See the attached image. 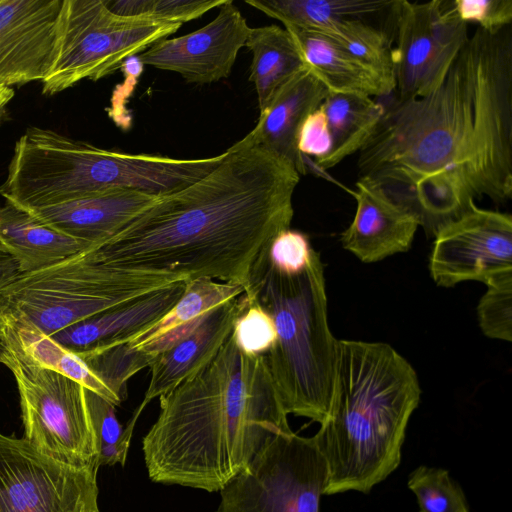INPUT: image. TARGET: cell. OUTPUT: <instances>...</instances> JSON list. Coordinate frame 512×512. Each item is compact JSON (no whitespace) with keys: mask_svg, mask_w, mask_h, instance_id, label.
<instances>
[{"mask_svg":"<svg viewBox=\"0 0 512 512\" xmlns=\"http://www.w3.org/2000/svg\"><path fill=\"white\" fill-rule=\"evenodd\" d=\"M177 281L183 280L111 265L91 246L50 267L20 274L0 291V316L50 336Z\"/></svg>","mask_w":512,"mask_h":512,"instance_id":"obj_6","label":"cell"},{"mask_svg":"<svg viewBox=\"0 0 512 512\" xmlns=\"http://www.w3.org/2000/svg\"><path fill=\"white\" fill-rule=\"evenodd\" d=\"M116 14L180 23L196 19L227 0H105Z\"/></svg>","mask_w":512,"mask_h":512,"instance_id":"obj_31","label":"cell"},{"mask_svg":"<svg viewBox=\"0 0 512 512\" xmlns=\"http://www.w3.org/2000/svg\"><path fill=\"white\" fill-rule=\"evenodd\" d=\"M159 402L142 441L156 483L220 491L274 436L292 431L264 356L244 354L232 334Z\"/></svg>","mask_w":512,"mask_h":512,"instance_id":"obj_3","label":"cell"},{"mask_svg":"<svg viewBox=\"0 0 512 512\" xmlns=\"http://www.w3.org/2000/svg\"><path fill=\"white\" fill-rule=\"evenodd\" d=\"M401 0H246L284 26L321 31L351 21L371 23L395 34Z\"/></svg>","mask_w":512,"mask_h":512,"instance_id":"obj_20","label":"cell"},{"mask_svg":"<svg viewBox=\"0 0 512 512\" xmlns=\"http://www.w3.org/2000/svg\"><path fill=\"white\" fill-rule=\"evenodd\" d=\"M312 250L306 234L289 228L272 239L266 248V256L277 272L295 275L307 267Z\"/></svg>","mask_w":512,"mask_h":512,"instance_id":"obj_34","label":"cell"},{"mask_svg":"<svg viewBox=\"0 0 512 512\" xmlns=\"http://www.w3.org/2000/svg\"><path fill=\"white\" fill-rule=\"evenodd\" d=\"M477 313L482 332L489 338L512 340V271L500 274L487 283Z\"/></svg>","mask_w":512,"mask_h":512,"instance_id":"obj_32","label":"cell"},{"mask_svg":"<svg viewBox=\"0 0 512 512\" xmlns=\"http://www.w3.org/2000/svg\"><path fill=\"white\" fill-rule=\"evenodd\" d=\"M243 292L244 287L239 284L210 278L186 280L185 290L173 308L128 343L133 348L142 349L156 357L193 330L207 312Z\"/></svg>","mask_w":512,"mask_h":512,"instance_id":"obj_23","label":"cell"},{"mask_svg":"<svg viewBox=\"0 0 512 512\" xmlns=\"http://www.w3.org/2000/svg\"><path fill=\"white\" fill-rule=\"evenodd\" d=\"M1 111H2V110H0V114H1Z\"/></svg>","mask_w":512,"mask_h":512,"instance_id":"obj_39","label":"cell"},{"mask_svg":"<svg viewBox=\"0 0 512 512\" xmlns=\"http://www.w3.org/2000/svg\"><path fill=\"white\" fill-rule=\"evenodd\" d=\"M358 176L411 211L427 235L488 197H512V26L477 28L442 82L385 107Z\"/></svg>","mask_w":512,"mask_h":512,"instance_id":"obj_1","label":"cell"},{"mask_svg":"<svg viewBox=\"0 0 512 512\" xmlns=\"http://www.w3.org/2000/svg\"><path fill=\"white\" fill-rule=\"evenodd\" d=\"M293 37L305 64L329 92L387 96L393 90L385 80L323 34L284 26Z\"/></svg>","mask_w":512,"mask_h":512,"instance_id":"obj_22","label":"cell"},{"mask_svg":"<svg viewBox=\"0 0 512 512\" xmlns=\"http://www.w3.org/2000/svg\"><path fill=\"white\" fill-rule=\"evenodd\" d=\"M297 148L305 158L314 157V162L330 153L332 139L321 105L302 122L297 136Z\"/></svg>","mask_w":512,"mask_h":512,"instance_id":"obj_36","label":"cell"},{"mask_svg":"<svg viewBox=\"0 0 512 512\" xmlns=\"http://www.w3.org/2000/svg\"><path fill=\"white\" fill-rule=\"evenodd\" d=\"M158 198L129 190H109L26 211L58 232L94 245L115 235Z\"/></svg>","mask_w":512,"mask_h":512,"instance_id":"obj_19","label":"cell"},{"mask_svg":"<svg viewBox=\"0 0 512 512\" xmlns=\"http://www.w3.org/2000/svg\"><path fill=\"white\" fill-rule=\"evenodd\" d=\"M316 32L331 39L391 87L396 88L393 32L361 21L337 24Z\"/></svg>","mask_w":512,"mask_h":512,"instance_id":"obj_27","label":"cell"},{"mask_svg":"<svg viewBox=\"0 0 512 512\" xmlns=\"http://www.w3.org/2000/svg\"><path fill=\"white\" fill-rule=\"evenodd\" d=\"M243 306L234 322L232 336L246 355H265L275 344L277 332L272 317L242 294Z\"/></svg>","mask_w":512,"mask_h":512,"instance_id":"obj_33","label":"cell"},{"mask_svg":"<svg viewBox=\"0 0 512 512\" xmlns=\"http://www.w3.org/2000/svg\"><path fill=\"white\" fill-rule=\"evenodd\" d=\"M453 0H401L393 58L398 99L424 96L444 79L468 40Z\"/></svg>","mask_w":512,"mask_h":512,"instance_id":"obj_11","label":"cell"},{"mask_svg":"<svg viewBox=\"0 0 512 512\" xmlns=\"http://www.w3.org/2000/svg\"><path fill=\"white\" fill-rule=\"evenodd\" d=\"M20 275L16 261L0 247V291Z\"/></svg>","mask_w":512,"mask_h":512,"instance_id":"obj_37","label":"cell"},{"mask_svg":"<svg viewBox=\"0 0 512 512\" xmlns=\"http://www.w3.org/2000/svg\"><path fill=\"white\" fill-rule=\"evenodd\" d=\"M62 0H0V87L43 81Z\"/></svg>","mask_w":512,"mask_h":512,"instance_id":"obj_14","label":"cell"},{"mask_svg":"<svg viewBox=\"0 0 512 512\" xmlns=\"http://www.w3.org/2000/svg\"><path fill=\"white\" fill-rule=\"evenodd\" d=\"M299 181L293 164L245 136L208 174L92 248L120 268L244 287L260 254L290 228Z\"/></svg>","mask_w":512,"mask_h":512,"instance_id":"obj_2","label":"cell"},{"mask_svg":"<svg viewBox=\"0 0 512 512\" xmlns=\"http://www.w3.org/2000/svg\"><path fill=\"white\" fill-rule=\"evenodd\" d=\"M332 139L330 153L314 162L320 170L330 169L359 152L381 120L385 106L372 97L356 93L329 92L321 104Z\"/></svg>","mask_w":512,"mask_h":512,"instance_id":"obj_24","label":"cell"},{"mask_svg":"<svg viewBox=\"0 0 512 512\" xmlns=\"http://www.w3.org/2000/svg\"><path fill=\"white\" fill-rule=\"evenodd\" d=\"M327 476L314 436L280 433L220 490L216 512H320Z\"/></svg>","mask_w":512,"mask_h":512,"instance_id":"obj_9","label":"cell"},{"mask_svg":"<svg viewBox=\"0 0 512 512\" xmlns=\"http://www.w3.org/2000/svg\"><path fill=\"white\" fill-rule=\"evenodd\" d=\"M328 93L323 81L306 65L280 88L246 137L288 160L300 175H305L308 166L297 148L298 131Z\"/></svg>","mask_w":512,"mask_h":512,"instance_id":"obj_18","label":"cell"},{"mask_svg":"<svg viewBox=\"0 0 512 512\" xmlns=\"http://www.w3.org/2000/svg\"><path fill=\"white\" fill-rule=\"evenodd\" d=\"M245 46L252 53L250 80L261 113L306 64L291 34L278 25L251 28Z\"/></svg>","mask_w":512,"mask_h":512,"instance_id":"obj_25","label":"cell"},{"mask_svg":"<svg viewBox=\"0 0 512 512\" xmlns=\"http://www.w3.org/2000/svg\"><path fill=\"white\" fill-rule=\"evenodd\" d=\"M85 401L94 434L98 466L124 465L131 438L125 433L115 405L96 392L85 388Z\"/></svg>","mask_w":512,"mask_h":512,"instance_id":"obj_29","label":"cell"},{"mask_svg":"<svg viewBox=\"0 0 512 512\" xmlns=\"http://www.w3.org/2000/svg\"><path fill=\"white\" fill-rule=\"evenodd\" d=\"M458 17L468 24L497 33L512 23V0H453Z\"/></svg>","mask_w":512,"mask_h":512,"instance_id":"obj_35","label":"cell"},{"mask_svg":"<svg viewBox=\"0 0 512 512\" xmlns=\"http://www.w3.org/2000/svg\"><path fill=\"white\" fill-rule=\"evenodd\" d=\"M14 90L10 87H0V110H2L13 98Z\"/></svg>","mask_w":512,"mask_h":512,"instance_id":"obj_38","label":"cell"},{"mask_svg":"<svg viewBox=\"0 0 512 512\" xmlns=\"http://www.w3.org/2000/svg\"><path fill=\"white\" fill-rule=\"evenodd\" d=\"M420 395L416 371L389 344L338 340L329 414L314 435L324 495L367 494L398 468Z\"/></svg>","mask_w":512,"mask_h":512,"instance_id":"obj_4","label":"cell"},{"mask_svg":"<svg viewBox=\"0 0 512 512\" xmlns=\"http://www.w3.org/2000/svg\"><path fill=\"white\" fill-rule=\"evenodd\" d=\"M407 486L419 512H469L461 486L446 469L420 465L409 474Z\"/></svg>","mask_w":512,"mask_h":512,"instance_id":"obj_30","label":"cell"},{"mask_svg":"<svg viewBox=\"0 0 512 512\" xmlns=\"http://www.w3.org/2000/svg\"><path fill=\"white\" fill-rule=\"evenodd\" d=\"M251 27L231 0L217 16L189 34L162 39L140 53L142 64L176 72L187 82L209 84L227 78Z\"/></svg>","mask_w":512,"mask_h":512,"instance_id":"obj_13","label":"cell"},{"mask_svg":"<svg viewBox=\"0 0 512 512\" xmlns=\"http://www.w3.org/2000/svg\"><path fill=\"white\" fill-rule=\"evenodd\" d=\"M0 363L14 376L25 439L39 452L75 467H97L85 387L36 365L0 336Z\"/></svg>","mask_w":512,"mask_h":512,"instance_id":"obj_8","label":"cell"},{"mask_svg":"<svg viewBox=\"0 0 512 512\" xmlns=\"http://www.w3.org/2000/svg\"><path fill=\"white\" fill-rule=\"evenodd\" d=\"M0 336L36 365L57 371L81 383L115 406L121 403L76 353L63 348L34 327L0 316Z\"/></svg>","mask_w":512,"mask_h":512,"instance_id":"obj_26","label":"cell"},{"mask_svg":"<svg viewBox=\"0 0 512 512\" xmlns=\"http://www.w3.org/2000/svg\"><path fill=\"white\" fill-rule=\"evenodd\" d=\"M97 467H75L0 433V512H100Z\"/></svg>","mask_w":512,"mask_h":512,"instance_id":"obj_10","label":"cell"},{"mask_svg":"<svg viewBox=\"0 0 512 512\" xmlns=\"http://www.w3.org/2000/svg\"><path fill=\"white\" fill-rule=\"evenodd\" d=\"M355 216L341 235L343 248L365 263L409 250L420 226L417 217L379 185L358 178Z\"/></svg>","mask_w":512,"mask_h":512,"instance_id":"obj_15","label":"cell"},{"mask_svg":"<svg viewBox=\"0 0 512 512\" xmlns=\"http://www.w3.org/2000/svg\"><path fill=\"white\" fill-rule=\"evenodd\" d=\"M429 257L434 282L452 287L463 281L487 283L512 271V217L474 205L441 228Z\"/></svg>","mask_w":512,"mask_h":512,"instance_id":"obj_12","label":"cell"},{"mask_svg":"<svg viewBox=\"0 0 512 512\" xmlns=\"http://www.w3.org/2000/svg\"><path fill=\"white\" fill-rule=\"evenodd\" d=\"M102 383L120 400H123L127 381L139 371L150 367L155 356L128 342L76 353Z\"/></svg>","mask_w":512,"mask_h":512,"instance_id":"obj_28","label":"cell"},{"mask_svg":"<svg viewBox=\"0 0 512 512\" xmlns=\"http://www.w3.org/2000/svg\"><path fill=\"white\" fill-rule=\"evenodd\" d=\"M185 281H177L70 326L50 338L73 353H83L131 338L158 322L181 298Z\"/></svg>","mask_w":512,"mask_h":512,"instance_id":"obj_17","label":"cell"},{"mask_svg":"<svg viewBox=\"0 0 512 512\" xmlns=\"http://www.w3.org/2000/svg\"><path fill=\"white\" fill-rule=\"evenodd\" d=\"M242 294L207 312L186 336L156 355L139 412L154 398L196 375L216 357L232 333L243 306Z\"/></svg>","mask_w":512,"mask_h":512,"instance_id":"obj_16","label":"cell"},{"mask_svg":"<svg viewBox=\"0 0 512 512\" xmlns=\"http://www.w3.org/2000/svg\"><path fill=\"white\" fill-rule=\"evenodd\" d=\"M181 26L116 14L105 0H62L53 61L42 93L50 96L84 79L99 80Z\"/></svg>","mask_w":512,"mask_h":512,"instance_id":"obj_7","label":"cell"},{"mask_svg":"<svg viewBox=\"0 0 512 512\" xmlns=\"http://www.w3.org/2000/svg\"><path fill=\"white\" fill-rule=\"evenodd\" d=\"M244 294L274 321L277 339L263 356L285 412L321 425L330 410L338 340L328 323L319 253L313 249L301 273L286 275L273 269L265 249L251 269Z\"/></svg>","mask_w":512,"mask_h":512,"instance_id":"obj_5","label":"cell"},{"mask_svg":"<svg viewBox=\"0 0 512 512\" xmlns=\"http://www.w3.org/2000/svg\"><path fill=\"white\" fill-rule=\"evenodd\" d=\"M91 246L43 224L11 203L0 207V247L16 261L20 274L50 267Z\"/></svg>","mask_w":512,"mask_h":512,"instance_id":"obj_21","label":"cell"}]
</instances>
